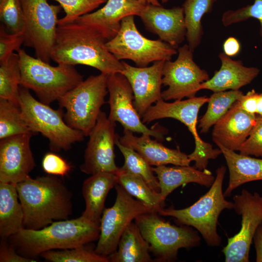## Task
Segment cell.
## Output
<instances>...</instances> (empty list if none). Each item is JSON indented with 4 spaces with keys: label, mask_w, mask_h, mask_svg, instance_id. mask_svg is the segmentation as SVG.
<instances>
[{
    "label": "cell",
    "mask_w": 262,
    "mask_h": 262,
    "mask_svg": "<svg viewBox=\"0 0 262 262\" xmlns=\"http://www.w3.org/2000/svg\"><path fill=\"white\" fill-rule=\"evenodd\" d=\"M147 4L140 0H107L102 8L75 21L93 28L108 41L118 33L124 17L139 16Z\"/></svg>",
    "instance_id": "ffe728a7"
},
{
    "label": "cell",
    "mask_w": 262,
    "mask_h": 262,
    "mask_svg": "<svg viewBox=\"0 0 262 262\" xmlns=\"http://www.w3.org/2000/svg\"><path fill=\"white\" fill-rule=\"evenodd\" d=\"M256 115L262 117V92L258 93L256 103Z\"/></svg>",
    "instance_id": "bcb514c9"
},
{
    "label": "cell",
    "mask_w": 262,
    "mask_h": 262,
    "mask_svg": "<svg viewBox=\"0 0 262 262\" xmlns=\"http://www.w3.org/2000/svg\"><path fill=\"white\" fill-rule=\"evenodd\" d=\"M40 256L51 262H108L103 256L86 248L84 245L72 248L52 250L42 253Z\"/></svg>",
    "instance_id": "e575fe53"
},
{
    "label": "cell",
    "mask_w": 262,
    "mask_h": 262,
    "mask_svg": "<svg viewBox=\"0 0 262 262\" xmlns=\"http://www.w3.org/2000/svg\"><path fill=\"white\" fill-rule=\"evenodd\" d=\"M108 75L90 76L58 100L60 108L66 110L65 122L85 136H89L105 102Z\"/></svg>",
    "instance_id": "52a82bcc"
},
{
    "label": "cell",
    "mask_w": 262,
    "mask_h": 262,
    "mask_svg": "<svg viewBox=\"0 0 262 262\" xmlns=\"http://www.w3.org/2000/svg\"><path fill=\"white\" fill-rule=\"evenodd\" d=\"M19 55L20 86L33 91L46 104L58 100L83 80L75 66L58 64L53 66L34 58L20 49Z\"/></svg>",
    "instance_id": "277c9868"
},
{
    "label": "cell",
    "mask_w": 262,
    "mask_h": 262,
    "mask_svg": "<svg viewBox=\"0 0 262 262\" xmlns=\"http://www.w3.org/2000/svg\"><path fill=\"white\" fill-rule=\"evenodd\" d=\"M42 167L49 175L64 177L71 169V165L59 155L53 153L45 154L42 160Z\"/></svg>",
    "instance_id": "60d3db41"
},
{
    "label": "cell",
    "mask_w": 262,
    "mask_h": 262,
    "mask_svg": "<svg viewBox=\"0 0 262 262\" xmlns=\"http://www.w3.org/2000/svg\"><path fill=\"white\" fill-rule=\"evenodd\" d=\"M107 89L109 95L107 103L110 107L108 116L110 119L119 122L124 130L148 134L159 141L164 139L163 131L148 128L142 122L133 104L131 87L122 74L108 75Z\"/></svg>",
    "instance_id": "9a60e30c"
},
{
    "label": "cell",
    "mask_w": 262,
    "mask_h": 262,
    "mask_svg": "<svg viewBox=\"0 0 262 262\" xmlns=\"http://www.w3.org/2000/svg\"><path fill=\"white\" fill-rule=\"evenodd\" d=\"M116 139L115 145L124 158L121 169L136 175L144 180L154 190L160 192L159 182L152 167L138 152L133 149L122 145Z\"/></svg>",
    "instance_id": "1f68e13d"
},
{
    "label": "cell",
    "mask_w": 262,
    "mask_h": 262,
    "mask_svg": "<svg viewBox=\"0 0 262 262\" xmlns=\"http://www.w3.org/2000/svg\"><path fill=\"white\" fill-rule=\"evenodd\" d=\"M107 42L98 31L76 21L58 25L51 59L57 64L88 66L108 75L121 73L122 62L109 51Z\"/></svg>",
    "instance_id": "6da1fadb"
},
{
    "label": "cell",
    "mask_w": 262,
    "mask_h": 262,
    "mask_svg": "<svg viewBox=\"0 0 262 262\" xmlns=\"http://www.w3.org/2000/svg\"><path fill=\"white\" fill-rule=\"evenodd\" d=\"M134 16H129L122 20L118 33L106 42L109 51L117 60H130L138 67L170 60L177 53L176 49L160 39L151 40L142 35L137 30Z\"/></svg>",
    "instance_id": "30bf717a"
},
{
    "label": "cell",
    "mask_w": 262,
    "mask_h": 262,
    "mask_svg": "<svg viewBox=\"0 0 262 262\" xmlns=\"http://www.w3.org/2000/svg\"><path fill=\"white\" fill-rule=\"evenodd\" d=\"M253 241L256 250V261L262 262V223L257 228Z\"/></svg>",
    "instance_id": "f6af8a7d"
},
{
    "label": "cell",
    "mask_w": 262,
    "mask_h": 262,
    "mask_svg": "<svg viewBox=\"0 0 262 262\" xmlns=\"http://www.w3.org/2000/svg\"><path fill=\"white\" fill-rule=\"evenodd\" d=\"M116 122L101 111L97 123L89 135L81 171L88 175L107 172L116 173L119 167L115 162V145L118 134Z\"/></svg>",
    "instance_id": "2e32d148"
},
{
    "label": "cell",
    "mask_w": 262,
    "mask_h": 262,
    "mask_svg": "<svg viewBox=\"0 0 262 262\" xmlns=\"http://www.w3.org/2000/svg\"><path fill=\"white\" fill-rule=\"evenodd\" d=\"M169 0H161L162 2L163 3H166Z\"/></svg>",
    "instance_id": "c3c4849f"
},
{
    "label": "cell",
    "mask_w": 262,
    "mask_h": 262,
    "mask_svg": "<svg viewBox=\"0 0 262 262\" xmlns=\"http://www.w3.org/2000/svg\"><path fill=\"white\" fill-rule=\"evenodd\" d=\"M0 18L10 33L24 31V19L20 0H0Z\"/></svg>",
    "instance_id": "8d00e7d4"
},
{
    "label": "cell",
    "mask_w": 262,
    "mask_h": 262,
    "mask_svg": "<svg viewBox=\"0 0 262 262\" xmlns=\"http://www.w3.org/2000/svg\"><path fill=\"white\" fill-rule=\"evenodd\" d=\"M24 41V31L8 33L3 25L0 27V64L7 62L14 51L17 52Z\"/></svg>",
    "instance_id": "f35d334b"
},
{
    "label": "cell",
    "mask_w": 262,
    "mask_h": 262,
    "mask_svg": "<svg viewBox=\"0 0 262 262\" xmlns=\"http://www.w3.org/2000/svg\"><path fill=\"white\" fill-rule=\"evenodd\" d=\"M139 17L147 31L157 35L160 40L176 49L186 37L182 7L167 9L161 5L147 4Z\"/></svg>",
    "instance_id": "d6986e66"
},
{
    "label": "cell",
    "mask_w": 262,
    "mask_h": 262,
    "mask_svg": "<svg viewBox=\"0 0 262 262\" xmlns=\"http://www.w3.org/2000/svg\"><path fill=\"white\" fill-rule=\"evenodd\" d=\"M114 205L103 210L100 222V234L94 251L108 257L117 249L127 227L139 215L153 211L127 193L117 183Z\"/></svg>",
    "instance_id": "7c38bea8"
},
{
    "label": "cell",
    "mask_w": 262,
    "mask_h": 262,
    "mask_svg": "<svg viewBox=\"0 0 262 262\" xmlns=\"http://www.w3.org/2000/svg\"><path fill=\"white\" fill-rule=\"evenodd\" d=\"M226 167L221 166L216 171V177L209 190L193 205L182 209L173 208L160 210L162 216H170L184 225L191 226L202 235L208 245L218 246L221 237L218 234L219 216L225 209L234 208V203L225 199L222 190Z\"/></svg>",
    "instance_id": "5b68a950"
},
{
    "label": "cell",
    "mask_w": 262,
    "mask_h": 262,
    "mask_svg": "<svg viewBox=\"0 0 262 262\" xmlns=\"http://www.w3.org/2000/svg\"><path fill=\"white\" fill-rule=\"evenodd\" d=\"M33 132L0 139V182L16 184L35 166L30 141Z\"/></svg>",
    "instance_id": "e0dca14e"
},
{
    "label": "cell",
    "mask_w": 262,
    "mask_h": 262,
    "mask_svg": "<svg viewBox=\"0 0 262 262\" xmlns=\"http://www.w3.org/2000/svg\"><path fill=\"white\" fill-rule=\"evenodd\" d=\"M16 188L24 212V228L40 229L55 220L68 219L72 213V193L57 176H29Z\"/></svg>",
    "instance_id": "7a4b0ae2"
},
{
    "label": "cell",
    "mask_w": 262,
    "mask_h": 262,
    "mask_svg": "<svg viewBox=\"0 0 262 262\" xmlns=\"http://www.w3.org/2000/svg\"><path fill=\"white\" fill-rule=\"evenodd\" d=\"M243 95L239 90L213 92L209 98L206 113L199 120L200 132H207Z\"/></svg>",
    "instance_id": "4dcf8cb0"
},
{
    "label": "cell",
    "mask_w": 262,
    "mask_h": 262,
    "mask_svg": "<svg viewBox=\"0 0 262 262\" xmlns=\"http://www.w3.org/2000/svg\"><path fill=\"white\" fill-rule=\"evenodd\" d=\"M24 214L16 184L0 182V236L7 239L24 228Z\"/></svg>",
    "instance_id": "4316f807"
},
{
    "label": "cell",
    "mask_w": 262,
    "mask_h": 262,
    "mask_svg": "<svg viewBox=\"0 0 262 262\" xmlns=\"http://www.w3.org/2000/svg\"><path fill=\"white\" fill-rule=\"evenodd\" d=\"M258 116L251 114L236 101L213 126L212 138L217 145L239 151L255 125Z\"/></svg>",
    "instance_id": "44dd1931"
},
{
    "label": "cell",
    "mask_w": 262,
    "mask_h": 262,
    "mask_svg": "<svg viewBox=\"0 0 262 262\" xmlns=\"http://www.w3.org/2000/svg\"><path fill=\"white\" fill-rule=\"evenodd\" d=\"M20 82L19 55L14 53L7 62L0 64V98L18 105Z\"/></svg>",
    "instance_id": "836d02e7"
},
{
    "label": "cell",
    "mask_w": 262,
    "mask_h": 262,
    "mask_svg": "<svg viewBox=\"0 0 262 262\" xmlns=\"http://www.w3.org/2000/svg\"><path fill=\"white\" fill-rule=\"evenodd\" d=\"M160 215L151 211L134 220L157 261H175L180 249L191 248L200 244V237L196 230L186 225L171 224Z\"/></svg>",
    "instance_id": "ba28073f"
},
{
    "label": "cell",
    "mask_w": 262,
    "mask_h": 262,
    "mask_svg": "<svg viewBox=\"0 0 262 262\" xmlns=\"http://www.w3.org/2000/svg\"><path fill=\"white\" fill-rule=\"evenodd\" d=\"M233 200V209L242 216L241 228L238 233L228 238L222 252L226 262H248L254 235L262 223V196L243 189Z\"/></svg>",
    "instance_id": "5bb4252c"
},
{
    "label": "cell",
    "mask_w": 262,
    "mask_h": 262,
    "mask_svg": "<svg viewBox=\"0 0 262 262\" xmlns=\"http://www.w3.org/2000/svg\"><path fill=\"white\" fill-rule=\"evenodd\" d=\"M219 58L220 69L214 72L212 78L201 83L200 90L213 92L238 90L250 83L260 73L257 67L246 66L241 60H233L224 52L219 54Z\"/></svg>",
    "instance_id": "603a6c76"
},
{
    "label": "cell",
    "mask_w": 262,
    "mask_h": 262,
    "mask_svg": "<svg viewBox=\"0 0 262 262\" xmlns=\"http://www.w3.org/2000/svg\"><path fill=\"white\" fill-rule=\"evenodd\" d=\"M121 61L124 66L121 74L131 87L133 104L141 117L150 106L162 99L161 88L165 61H156L146 67H135Z\"/></svg>",
    "instance_id": "ac0fdd59"
},
{
    "label": "cell",
    "mask_w": 262,
    "mask_h": 262,
    "mask_svg": "<svg viewBox=\"0 0 262 262\" xmlns=\"http://www.w3.org/2000/svg\"><path fill=\"white\" fill-rule=\"evenodd\" d=\"M258 93L254 89H252L246 94H244L238 100L241 108L251 114L257 115L256 103Z\"/></svg>",
    "instance_id": "7bdbcfd3"
},
{
    "label": "cell",
    "mask_w": 262,
    "mask_h": 262,
    "mask_svg": "<svg viewBox=\"0 0 262 262\" xmlns=\"http://www.w3.org/2000/svg\"><path fill=\"white\" fill-rule=\"evenodd\" d=\"M222 151L229 170L228 185L224 193L225 197L243 184L262 180V158L238 154L221 145H217Z\"/></svg>",
    "instance_id": "484cf974"
},
{
    "label": "cell",
    "mask_w": 262,
    "mask_h": 262,
    "mask_svg": "<svg viewBox=\"0 0 262 262\" xmlns=\"http://www.w3.org/2000/svg\"><path fill=\"white\" fill-rule=\"evenodd\" d=\"M208 99L205 96L173 102H167L162 98L150 106L141 117L145 124L165 118H173L183 124L192 133L195 142V149L188 155V157L191 162H195L194 166L200 170L206 169L210 159H215L222 154L219 148H213L211 144L202 140L197 132L198 112Z\"/></svg>",
    "instance_id": "9c48e42d"
},
{
    "label": "cell",
    "mask_w": 262,
    "mask_h": 262,
    "mask_svg": "<svg viewBox=\"0 0 262 262\" xmlns=\"http://www.w3.org/2000/svg\"><path fill=\"white\" fill-rule=\"evenodd\" d=\"M58 2L66 15L58 20V25H64L90 13L107 0H53Z\"/></svg>",
    "instance_id": "d590c367"
},
{
    "label": "cell",
    "mask_w": 262,
    "mask_h": 262,
    "mask_svg": "<svg viewBox=\"0 0 262 262\" xmlns=\"http://www.w3.org/2000/svg\"><path fill=\"white\" fill-rule=\"evenodd\" d=\"M24 19L23 45L33 48L37 58L49 63L54 46L60 5L48 0H20Z\"/></svg>",
    "instance_id": "8fae6325"
},
{
    "label": "cell",
    "mask_w": 262,
    "mask_h": 262,
    "mask_svg": "<svg viewBox=\"0 0 262 262\" xmlns=\"http://www.w3.org/2000/svg\"><path fill=\"white\" fill-rule=\"evenodd\" d=\"M152 170L157 178L160 193L164 200L181 185L194 182L209 187L215 180L210 171L206 169L200 170L194 166L163 165L152 167Z\"/></svg>",
    "instance_id": "cb8c5ba5"
},
{
    "label": "cell",
    "mask_w": 262,
    "mask_h": 262,
    "mask_svg": "<svg viewBox=\"0 0 262 262\" xmlns=\"http://www.w3.org/2000/svg\"><path fill=\"white\" fill-rule=\"evenodd\" d=\"M223 48L224 53L231 57L238 54L240 51L241 46L236 38L229 37L224 41Z\"/></svg>",
    "instance_id": "ee69618b"
},
{
    "label": "cell",
    "mask_w": 262,
    "mask_h": 262,
    "mask_svg": "<svg viewBox=\"0 0 262 262\" xmlns=\"http://www.w3.org/2000/svg\"><path fill=\"white\" fill-rule=\"evenodd\" d=\"M117 183V173L99 172L85 179L82 186L85 208L82 216L100 224L106 197L109 191Z\"/></svg>",
    "instance_id": "d4e9b609"
},
{
    "label": "cell",
    "mask_w": 262,
    "mask_h": 262,
    "mask_svg": "<svg viewBox=\"0 0 262 262\" xmlns=\"http://www.w3.org/2000/svg\"><path fill=\"white\" fill-rule=\"evenodd\" d=\"M18 105L23 117L35 134L40 133L49 141L51 151L69 149L72 145L84 139L80 131L65 122L62 108L54 110L35 98L29 90L20 86Z\"/></svg>",
    "instance_id": "8992f818"
},
{
    "label": "cell",
    "mask_w": 262,
    "mask_h": 262,
    "mask_svg": "<svg viewBox=\"0 0 262 262\" xmlns=\"http://www.w3.org/2000/svg\"><path fill=\"white\" fill-rule=\"evenodd\" d=\"M149 246L144 238L135 223L125 229L116 250L108 256L111 262H151Z\"/></svg>",
    "instance_id": "83f0119b"
},
{
    "label": "cell",
    "mask_w": 262,
    "mask_h": 262,
    "mask_svg": "<svg viewBox=\"0 0 262 262\" xmlns=\"http://www.w3.org/2000/svg\"><path fill=\"white\" fill-rule=\"evenodd\" d=\"M147 4H151L155 5H161L158 0H140Z\"/></svg>",
    "instance_id": "7dc6e473"
},
{
    "label": "cell",
    "mask_w": 262,
    "mask_h": 262,
    "mask_svg": "<svg viewBox=\"0 0 262 262\" xmlns=\"http://www.w3.org/2000/svg\"><path fill=\"white\" fill-rule=\"evenodd\" d=\"M217 0H185L182 4L186 29V38L190 49L194 50L200 44L203 31L201 20L210 13Z\"/></svg>",
    "instance_id": "f1b7e54d"
},
{
    "label": "cell",
    "mask_w": 262,
    "mask_h": 262,
    "mask_svg": "<svg viewBox=\"0 0 262 262\" xmlns=\"http://www.w3.org/2000/svg\"><path fill=\"white\" fill-rule=\"evenodd\" d=\"M239 151L243 155L262 158V117L258 116L255 125Z\"/></svg>",
    "instance_id": "ab89813d"
},
{
    "label": "cell",
    "mask_w": 262,
    "mask_h": 262,
    "mask_svg": "<svg viewBox=\"0 0 262 262\" xmlns=\"http://www.w3.org/2000/svg\"><path fill=\"white\" fill-rule=\"evenodd\" d=\"M30 132L19 106L0 98V139Z\"/></svg>",
    "instance_id": "d6a6232c"
},
{
    "label": "cell",
    "mask_w": 262,
    "mask_h": 262,
    "mask_svg": "<svg viewBox=\"0 0 262 262\" xmlns=\"http://www.w3.org/2000/svg\"><path fill=\"white\" fill-rule=\"evenodd\" d=\"M117 176V184L146 206L157 213L164 208L165 200L160 192L152 189L142 178L120 167Z\"/></svg>",
    "instance_id": "f546056e"
},
{
    "label": "cell",
    "mask_w": 262,
    "mask_h": 262,
    "mask_svg": "<svg viewBox=\"0 0 262 262\" xmlns=\"http://www.w3.org/2000/svg\"><path fill=\"white\" fill-rule=\"evenodd\" d=\"M250 18H256L259 21L260 34L262 43V0H254L252 4L225 12L222 16V22L225 26H228Z\"/></svg>",
    "instance_id": "74e56055"
},
{
    "label": "cell",
    "mask_w": 262,
    "mask_h": 262,
    "mask_svg": "<svg viewBox=\"0 0 262 262\" xmlns=\"http://www.w3.org/2000/svg\"><path fill=\"white\" fill-rule=\"evenodd\" d=\"M178 52L174 61L164 63L162 83L168 88L162 92V97L165 101L194 97L200 90L201 83L210 79L208 72L194 61L193 51L188 45L178 48Z\"/></svg>",
    "instance_id": "4fadbf2b"
},
{
    "label": "cell",
    "mask_w": 262,
    "mask_h": 262,
    "mask_svg": "<svg viewBox=\"0 0 262 262\" xmlns=\"http://www.w3.org/2000/svg\"><path fill=\"white\" fill-rule=\"evenodd\" d=\"M36 262L33 258H28L19 254L15 248L2 239L0 245V262Z\"/></svg>",
    "instance_id": "b9f144b4"
},
{
    "label": "cell",
    "mask_w": 262,
    "mask_h": 262,
    "mask_svg": "<svg viewBox=\"0 0 262 262\" xmlns=\"http://www.w3.org/2000/svg\"><path fill=\"white\" fill-rule=\"evenodd\" d=\"M100 224L82 216L54 221L38 229L23 228L8 239L20 255L34 258L43 252L83 246L98 239Z\"/></svg>",
    "instance_id": "3957f363"
},
{
    "label": "cell",
    "mask_w": 262,
    "mask_h": 262,
    "mask_svg": "<svg viewBox=\"0 0 262 262\" xmlns=\"http://www.w3.org/2000/svg\"><path fill=\"white\" fill-rule=\"evenodd\" d=\"M148 134L140 136L124 130L123 135L118 137L119 142L130 147L141 155L151 165L158 166L167 164L175 165H189L191 162L188 155L178 148L171 149L164 146L157 139Z\"/></svg>",
    "instance_id": "7402d4cb"
}]
</instances>
